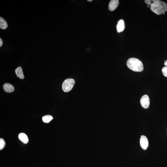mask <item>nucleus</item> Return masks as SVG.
<instances>
[{
    "instance_id": "1a4fd4ad",
    "label": "nucleus",
    "mask_w": 167,
    "mask_h": 167,
    "mask_svg": "<svg viewBox=\"0 0 167 167\" xmlns=\"http://www.w3.org/2000/svg\"><path fill=\"white\" fill-rule=\"evenodd\" d=\"M18 138L23 143L27 144L29 142V139L27 135L25 133H21L19 135Z\"/></svg>"
},
{
    "instance_id": "423d86ee",
    "label": "nucleus",
    "mask_w": 167,
    "mask_h": 167,
    "mask_svg": "<svg viewBox=\"0 0 167 167\" xmlns=\"http://www.w3.org/2000/svg\"><path fill=\"white\" fill-rule=\"evenodd\" d=\"M119 4V1L118 0H111L109 4V10L111 11L114 10L118 6Z\"/></svg>"
},
{
    "instance_id": "f8f14e48",
    "label": "nucleus",
    "mask_w": 167,
    "mask_h": 167,
    "mask_svg": "<svg viewBox=\"0 0 167 167\" xmlns=\"http://www.w3.org/2000/svg\"><path fill=\"white\" fill-rule=\"evenodd\" d=\"M53 117L52 116L50 115H46L44 116L43 117V122L46 123H48L52 120H53Z\"/></svg>"
},
{
    "instance_id": "9d476101",
    "label": "nucleus",
    "mask_w": 167,
    "mask_h": 167,
    "mask_svg": "<svg viewBox=\"0 0 167 167\" xmlns=\"http://www.w3.org/2000/svg\"><path fill=\"white\" fill-rule=\"evenodd\" d=\"M16 74L19 78L22 79L24 78V74H23L22 69L21 67L17 68L15 70Z\"/></svg>"
},
{
    "instance_id": "4468645a",
    "label": "nucleus",
    "mask_w": 167,
    "mask_h": 167,
    "mask_svg": "<svg viewBox=\"0 0 167 167\" xmlns=\"http://www.w3.org/2000/svg\"><path fill=\"white\" fill-rule=\"evenodd\" d=\"M162 71L164 76L167 77V67H164L162 69Z\"/></svg>"
},
{
    "instance_id": "6e6552de",
    "label": "nucleus",
    "mask_w": 167,
    "mask_h": 167,
    "mask_svg": "<svg viewBox=\"0 0 167 167\" xmlns=\"http://www.w3.org/2000/svg\"><path fill=\"white\" fill-rule=\"evenodd\" d=\"M4 89L6 92L7 93H11L14 91V86L9 83H5L3 86Z\"/></svg>"
},
{
    "instance_id": "a211bd4d",
    "label": "nucleus",
    "mask_w": 167,
    "mask_h": 167,
    "mask_svg": "<svg viewBox=\"0 0 167 167\" xmlns=\"http://www.w3.org/2000/svg\"><path fill=\"white\" fill-rule=\"evenodd\" d=\"M88 1H89V2H92L93 1L92 0H88Z\"/></svg>"
},
{
    "instance_id": "7ed1b4c3",
    "label": "nucleus",
    "mask_w": 167,
    "mask_h": 167,
    "mask_svg": "<svg viewBox=\"0 0 167 167\" xmlns=\"http://www.w3.org/2000/svg\"><path fill=\"white\" fill-rule=\"evenodd\" d=\"M75 83V81L72 78L65 80L62 84V89L65 92H69L73 88Z\"/></svg>"
},
{
    "instance_id": "0eeeda50",
    "label": "nucleus",
    "mask_w": 167,
    "mask_h": 167,
    "mask_svg": "<svg viewBox=\"0 0 167 167\" xmlns=\"http://www.w3.org/2000/svg\"><path fill=\"white\" fill-rule=\"evenodd\" d=\"M125 26L124 21L123 19L120 20L118 22L117 29L118 32L120 33L124 30Z\"/></svg>"
},
{
    "instance_id": "dca6fc26",
    "label": "nucleus",
    "mask_w": 167,
    "mask_h": 167,
    "mask_svg": "<svg viewBox=\"0 0 167 167\" xmlns=\"http://www.w3.org/2000/svg\"><path fill=\"white\" fill-rule=\"evenodd\" d=\"M3 44V41L1 39V38H0V47H1L2 46Z\"/></svg>"
},
{
    "instance_id": "ddd939ff",
    "label": "nucleus",
    "mask_w": 167,
    "mask_h": 167,
    "mask_svg": "<svg viewBox=\"0 0 167 167\" xmlns=\"http://www.w3.org/2000/svg\"><path fill=\"white\" fill-rule=\"evenodd\" d=\"M5 146V141L2 138L0 139V150H2Z\"/></svg>"
},
{
    "instance_id": "9b49d317",
    "label": "nucleus",
    "mask_w": 167,
    "mask_h": 167,
    "mask_svg": "<svg viewBox=\"0 0 167 167\" xmlns=\"http://www.w3.org/2000/svg\"><path fill=\"white\" fill-rule=\"evenodd\" d=\"M8 24L4 19L2 17H0V28L3 30H5L8 27Z\"/></svg>"
},
{
    "instance_id": "39448f33",
    "label": "nucleus",
    "mask_w": 167,
    "mask_h": 167,
    "mask_svg": "<svg viewBox=\"0 0 167 167\" xmlns=\"http://www.w3.org/2000/svg\"><path fill=\"white\" fill-rule=\"evenodd\" d=\"M140 144L142 148L144 150L147 149L149 145L148 140L145 136H142L140 139Z\"/></svg>"
},
{
    "instance_id": "20e7f679",
    "label": "nucleus",
    "mask_w": 167,
    "mask_h": 167,
    "mask_svg": "<svg viewBox=\"0 0 167 167\" xmlns=\"http://www.w3.org/2000/svg\"><path fill=\"white\" fill-rule=\"evenodd\" d=\"M141 105L143 108L147 109L149 107L150 101L149 97L147 95H145L142 97L140 100Z\"/></svg>"
},
{
    "instance_id": "f3484780",
    "label": "nucleus",
    "mask_w": 167,
    "mask_h": 167,
    "mask_svg": "<svg viewBox=\"0 0 167 167\" xmlns=\"http://www.w3.org/2000/svg\"><path fill=\"white\" fill-rule=\"evenodd\" d=\"M164 64V65L165 66L167 67V60L165 61V63Z\"/></svg>"
},
{
    "instance_id": "2eb2a0df",
    "label": "nucleus",
    "mask_w": 167,
    "mask_h": 167,
    "mask_svg": "<svg viewBox=\"0 0 167 167\" xmlns=\"http://www.w3.org/2000/svg\"><path fill=\"white\" fill-rule=\"evenodd\" d=\"M145 3L148 5H151L152 3V1H150V0H145Z\"/></svg>"
},
{
    "instance_id": "f257e3e1",
    "label": "nucleus",
    "mask_w": 167,
    "mask_h": 167,
    "mask_svg": "<svg viewBox=\"0 0 167 167\" xmlns=\"http://www.w3.org/2000/svg\"><path fill=\"white\" fill-rule=\"evenodd\" d=\"M150 9L157 15H161L167 11V4L159 0H153Z\"/></svg>"
},
{
    "instance_id": "f03ea898",
    "label": "nucleus",
    "mask_w": 167,
    "mask_h": 167,
    "mask_svg": "<svg viewBox=\"0 0 167 167\" xmlns=\"http://www.w3.org/2000/svg\"><path fill=\"white\" fill-rule=\"evenodd\" d=\"M127 66L131 70L136 72H141L144 69L143 65L141 61L136 58H131L127 61Z\"/></svg>"
}]
</instances>
